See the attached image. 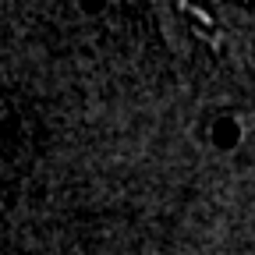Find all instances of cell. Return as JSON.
Listing matches in <instances>:
<instances>
[{
	"label": "cell",
	"instance_id": "cell-1",
	"mask_svg": "<svg viewBox=\"0 0 255 255\" xmlns=\"http://www.w3.org/2000/svg\"><path fill=\"white\" fill-rule=\"evenodd\" d=\"M167 36L199 64H238L248 43L245 0H152Z\"/></svg>",
	"mask_w": 255,
	"mask_h": 255
},
{
	"label": "cell",
	"instance_id": "cell-2",
	"mask_svg": "<svg viewBox=\"0 0 255 255\" xmlns=\"http://www.w3.org/2000/svg\"><path fill=\"white\" fill-rule=\"evenodd\" d=\"M14 156H18L14 152V121L0 107V195H4V188L14 177Z\"/></svg>",
	"mask_w": 255,
	"mask_h": 255
}]
</instances>
